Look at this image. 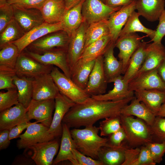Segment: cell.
I'll return each instance as SVG.
<instances>
[{
    "label": "cell",
    "instance_id": "obj_1",
    "mask_svg": "<svg viewBox=\"0 0 165 165\" xmlns=\"http://www.w3.org/2000/svg\"><path fill=\"white\" fill-rule=\"evenodd\" d=\"M134 97L115 101L97 100L92 98L85 103L75 104L65 115L63 123L69 128H78L94 125L101 119L120 116L122 109Z\"/></svg>",
    "mask_w": 165,
    "mask_h": 165
},
{
    "label": "cell",
    "instance_id": "obj_2",
    "mask_svg": "<svg viewBox=\"0 0 165 165\" xmlns=\"http://www.w3.org/2000/svg\"><path fill=\"white\" fill-rule=\"evenodd\" d=\"M84 129L74 128L70 130L76 149L83 154L98 160V154L103 146H111L108 143V138L99 136V127L93 125Z\"/></svg>",
    "mask_w": 165,
    "mask_h": 165
},
{
    "label": "cell",
    "instance_id": "obj_3",
    "mask_svg": "<svg viewBox=\"0 0 165 165\" xmlns=\"http://www.w3.org/2000/svg\"><path fill=\"white\" fill-rule=\"evenodd\" d=\"M120 116L121 126L126 134L125 141L129 147H139L152 141L150 126L144 121L133 116Z\"/></svg>",
    "mask_w": 165,
    "mask_h": 165
},
{
    "label": "cell",
    "instance_id": "obj_4",
    "mask_svg": "<svg viewBox=\"0 0 165 165\" xmlns=\"http://www.w3.org/2000/svg\"><path fill=\"white\" fill-rule=\"evenodd\" d=\"M60 93L76 104H83L91 101V96L75 84L71 78L61 72L57 67H53L50 73Z\"/></svg>",
    "mask_w": 165,
    "mask_h": 165
},
{
    "label": "cell",
    "instance_id": "obj_5",
    "mask_svg": "<svg viewBox=\"0 0 165 165\" xmlns=\"http://www.w3.org/2000/svg\"><path fill=\"white\" fill-rule=\"evenodd\" d=\"M122 7H111L100 0H85L82 5V13L84 22L89 25L93 23L107 20L112 14Z\"/></svg>",
    "mask_w": 165,
    "mask_h": 165
},
{
    "label": "cell",
    "instance_id": "obj_6",
    "mask_svg": "<svg viewBox=\"0 0 165 165\" xmlns=\"http://www.w3.org/2000/svg\"><path fill=\"white\" fill-rule=\"evenodd\" d=\"M25 53L43 64L56 66L60 68L68 77L71 79V70L67 60V49L56 48L41 53L26 49Z\"/></svg>",
    "mask_w": 165,
    "mask_h": 165
},
{
    "label": "cell",
    "instance_id": "obj_7",
    "mask_svg": "<svg viewBox=\"0 0 165 165\" xmlns=\"http://www.w3.org/2000/svg\"><path fill=\"white\" fill-rule=\"evenodd\" d=\"M38 121L34 122L26 129L25 132L19 137L17 146L19 149L26 148L34 144L54 139L48 132L49 127Z\"/></svg>",
    "mask_w": 165,
    "mask_h": 165
},
{
    "label": "cell",
    "instance_id": "obj_8",
    "mask_svg": "<svg viewBox=\"0 0 165 165\" xmlns=\"http://www.w3.org/2000/svg\"><path fill=\"white\" fill-rule=\"evenodd\" d=\"M53 65L43 64L21 52L18 57L15 69L19 77L34 78L39 75L50 73Z\"/></svg>",
    "mask_w": 165,
    "mask_h": 165
},
{
    "label": "cell",
    "instance_id": "obj_9",
    "mask_svg": "<svg viewBox=\"0 0 165 165\" xmlns=\"http://www.w3.org/2000/svg\"><path fill=\"white\" fill-rule=\"evenodd\" d=\"M52 33L33 42L28 46L30 50H27L41 53L56 48L67 49L70 39L67 33L63 30Z\"/></svg>",
    "mask_w": 165,
    "mask_h": 165
},
{
    "label": "cell",
    "instance_id": "obj_10",
    "mask_svg": "<svg viewBox=\"0 0 165 165\" xmlns=\"http://www.w3.org/2000/svg\"><path fill=\"white\" fill-rule=\"evenodd\" d=\"M55 105L54 99H32L28 108V120L35 119L49 128L52 120V113Z\"/></svg>",
    "mask_w": 165,
    "mask_h": 165
},
{
    "label": "cell",
    "instance_id": "obj_11",
    "mask_svg": "<svg viewBox=\"0 0 165 165\" xmlns=\"http://www.w3.org/2000/svg\"><path fill=\"white\" fill-rule=\"evenodd\" d=\"M88 25L85 22H83L70 37L67 54L71 72L79 59L85 49V33Z\"/></svg>",
    "mask_w": 165,
    "mask_h": 165
},
{
    "label": "cell",
    "instance_id": "obj_12",
    "mask_svg": "<svg viewBox=\"0 0 165 165\" xmlns=\"http://www.w3.org/2000/svg\"><path fill=\"white\" fill-rule=\"evenodd\" d=\"M32 99L41 100L55 99L60 93L50 73L33 78Z\"/></svg>",
    "mask_w": 165,
    "mask_h": 165
},
{
    "label": "cell",
    "instance_id": "obj_13",
    "mask_svg": "<svg viewBox=\"0 0 165 165\" xmlns=\"http://www.w3.org/2000/svg\"><path fill=\"white\" fill-rule=\"evenodd\" d=\"M63 30L61 22L53 24L44 22L25 33L21 38L12 42L18 47L20 53L35 41L50 33Z\"/></svg>",
    "mask_w": 165,
    "mask_h": 165
},
{
    "label": "cell",
    "instance_id": "obj_14",
    "mask_svg": "<svg viewBox=\"0 0 165 165\" xmlns=\"http://www.w3.org/2000/svg\"><path fill=\"white\" fill-rule=\"evenodd\" d=\"M128 89L134 92L155 89L165 90V82L159 75L157 68L133 79L128 83Z\"/></svg>",
    "mask_w": 165,
    "mask_h": 165
},
{
    "label": "cell",
    "instance_id": "obj_15",
    "mask_svg": "<svg viewBox=\"0 0 165 165\" xmlns=\"http://www.w3.org/2000/svg\"><path fill=\"white\" fill-rule=\"evenodd\" d=\"M108 83L103 68V56L101 55L95 59L84 90L90 96L102 94L106 92Z\"/></svg>",
    "mask_w": 165,
    "mask_h": 165
},
{
    "label": "cell",
    "instance_id": "obj_16",
    "mask_svg": "<svg viewBox=\"0 0 165 165\" xmlns=\"http://www.w3.org/2000/svg\"><path fill=\"white\" fill-rule=\"evenodd\" d=\"M55 111L48 132L55 138L62 135L63 119L70 109L75 103L60 93L54 99Z\"/></svg>",
    "mask_w": 165,
    "mask_h": 165
},
{
    "label": "cell",
    "instance_id": "obj_17",
    "mask_svg": "<svg viewBox=\"0 0 165 165\" xmlns=\"http://www.w3.org/2000/svg\"><path fill=\"white\" fill-rule=\"evenodd\" d=\"M142 38L134 33L119 37L115 43V46L119 50L118 57L123 64L122 74H124L131 56L138 47Z\"/></svg>",
    "mask_w": 165,
    "mask_h": 165
},
{
    "label": "cell",
    "instance_id": "obj_18",
    "mask_svg": "<svg viewBox=\"0 0 165 165\" xmlns=\"http://www.w3.org/2000/svg\"><path fill=\"white\" fill-rule=\"evenodd\" d=\"M59 148L58 141L53 139L34 144L26 148L32 152L31 158L36 165H51Z\"/></svg>",
    "mask_w": 165,
    "mask_h": 165
},
{
    "label": "cell",
    "instance_id": "obj_19",
    "mask_svg": "<svg viewBox=\"0 0 165 165\" xmlns=\"http://www.w3.org/2000/svg\"><path fill=\"white\" fill-rule=\"evenodd\" d=\"M137 1L134 0L131 3L122 6L112 14L108 19L107 24L112 42L115 43L129 17L136 10Z\"/></svg>",
    "mask_w": 165,
    "mask_h": 165
},
{
    "label": "cell",
    "instance_id": "obj_20",
    "mask_svg": "<svg viewBox=\"0 0 165 165\" xmlns=\"http://www.w3.org/2000/svg\"><path fill=\"white\" fill-rule=\"evenodd\" d=\"M12 5L14 18L25 33L45 22L39 10L21 8Z\"/></svg>",
    "mask_w": 165,
    "mask_h": 165
},
{
    "label": "cell",
    "instance_id": "obj_21",
    "mask_svg": "<svg viewBox=\"0 0 165 165\" xmlns=\"http://www.w3.org/2000/svg\"><path fill=\"white\" fill-rule=\"evenodd\" d=\"M28 108L19 103L0 113V130H10L25 121H29Z\"/></svg>",
    "mask_w": 165,
    "mask_h": 165
},
{
    "label": "cell",
    "instance_id": "obj_22",
    "mask_svg": "<svg viewBox=\"0 0 165 165\" xmlns=\"http://www.w3.org/2000/svg\"><path fill=\"white\" fill-rule=\"evenodd\" d=\"M165 57V48L162 43L147 44L144 63L133 79L144 72L157 68Z\"/></svg>",
    "mask_w": 165,
    "mask_h": 165
},
{
    "label": "cell",
    "instance_id": "obj_23",
    "mask_svg": "<svg viewBox=\"0 0 165 165\" xmlns=\"http://www.w3.org/2000/svg\"><path fill=\"white\" fill-rule=\"evenodd\" d=\"M111 82L114 83L112 89L106 94L92 96L91 97L97 100L115 101L134 96V92L129 90L128 83L121 75L113 79Z\"/></svg>",
    "mask_w": 165,
    "mask_h": 165
},
{
    "label": "cell",
    "instance_id": "obj_24",
    "mask_svg": "<svg viewBox=\"0 0 165 165\" xmlns=\"http://www.w3.org/2000/svg\"><path fill=\"white\" fill-rule=\"evenodd\" d=\"M62 133L60 148L53 164H56L64 160H68L72 164L78 165L74 155L73 150L76 149L75 144L69 130L70 128L64 123L62 124Z\"/></svg>",
    "mask_w": 165,
    "mask_h": 165
},
{
    "label": "cell",
    "instance_id": "obj_25",
    "mask_svg": "<svg viewBox=\"0 0 165 165\" xmlns=\"http://www.w3.org/2000/svg\"><path fill=\"white\" fill-rule=\"evenodd\" d=\"M115 47V43L111 41L103 55V68L108 83L122 74V62L114 54Z\"/></svg>",
    "mask_w": 165,
    "mask_h": 165
},
{
    "label": "cell",
    "instance_id": "obj_26",
    "mask_svg": "<svg viewBox=\"0 0 165 165\" xmlns=\"http://www.w3.org/2000/svg\"><path fill=\"white\" fill-rule=\"evenodd\" d=\"M124 141L119 146H107L101 148L98 160L103 165H122L125 160V152L128 147Z\"/></svg>",
    "mask_w": 165,
    "mask_h": 165
},
{
    "label": "cell",
    "instance_id": "obj_27",
    "mask_svg": "<svg viewBox=\"0 0 165 165\" xmlns=\"http://www.w3.org/2000/svg\"><path fill=\"white\" fill-rule=\"evenodd\" d=\"M165 6L164 0H137L136 9L140 16L153 22L159 20Z\"/></svg>",
    "mask_w": 165,
    "mask_h": 165
},
{
    "label": "cell",
    "instance_id": "obj_28",
    "mask_svg": "<svg viewBox=\"0 0 165 165\" xmlns=\"http://www.w3.org/2000/svg\"><path fill=\"white\" fill-rule=\"evenodd\" d=\"M134 92L136 97L156 116L162 105L165 103V90L155 89Z\"/></svg>",
    "mask_w": 165,
    "mask_h": 165
},
{
    "label": "cell",
    "instance_id": "obj_29",
    "mask_svg": "<svg viewBox=\"0 0 165 165\" xmlns=\"http://www.w3.org/2000/svg\"><path fill=\"white\" fill-rule=\"evenodd\" d=\"M39 10L45 22L53 24L61 22L67 10L63 0H46Z\"/></svg>",
    "mask_w": 165,
    "mask_h": 165
},
{
    "label": "cell",
    "instance_id": "obj_30",
    "mask_svg": "<svg viewBox=\"0 0 165 165\" xmlns=\"http://www.w3.org/2000/svg\"><path fill=\"white\" fill-rule=\"evenodd\" d=\"M121 114L135 116L143 120L150 126L152 124L156 116L144 103L135 97L129 104L122 109Z\"/></svg>",
    "mask_w": 165,
    "mask_h": 165
},
{
    "label": "cell",
    "instance_id": "obj_31",
    "mask_svg": "<svg viewBox=\"0 0 165 165\" xmlns=\"http://www.w3.org/2000/svg\"><path fill=\"white\" fill-rule=\"evenodd\" d=\"M83 0L75 6L67 10L61 21L63 31L69 36L77 30L84 22L82 9Z\"/></svg>",
    "mask_w": 165,
    "mask_h": 165
},
{
    "label": "cell",
    "instance_id": "obj_32",
    "mask_svg": "<svg viewBox=\"0 0 165 165\" xmlns=\"http://www.w3.org/2000/svg\"><path fill=\"white\" fill-rule=\"evenodd\" d=\"M111 41L110 35H105L86 47L77 63H82L95 60L103 55Z\"/></svg>",
    "mask_w": 165,
    "mask_h": 165
},
{
    "label": "cell",
    "instance_id": "obj_33",
    "mask_svg": "<svg viewBox=\"0 0 165 165\" xmlns=\"http://www.w3.org/2000/svg\"><path fill=\"white\" fill-rule=\"evenodd\" d=\"M147 44L145 42H141L130 58L126 71L123 76L124 79L128 83L143 65L145 57Z\"/></svg>",
    "mask_w": 165,
    "mask_h": 165
},
{
    "label": "cell",
    "instance_id": "obj_34",
    "mask_svg": "<svg viewBox=\"0 0 165 165\" xmlns=\"http://www.w3.org/2000/svg\"><path fill=\"white\" fill-rule=\"evenodd\" d=\"M95 60L87 62L76 63L71 70V79L78 86L84 90L94 67Z\"/></svg>",
    "mask_w": 165,
    "mask_h": 165
},
{
    "label": "cell",
    "instance_id": "obj_35",
    "mask_svg": "<svg viewBox=\"0 0 165 165\" xmlns=\"http://www.w3.org/2000/svg\"><path fill=\"white\" fill-rule=\"evenodd\" d=\"M33 78L19 77L16 75L13 82L17 90L19 103L28 108L32 99Z\"/></svg>",
    "mask_w": 165,
    "mask_h": 165
},
{
    "label": "cell",
    "instance_id": "obj_36",
    "mask_svg": "<svg viewBox=\"0 0 165 165\" xmlns=\"http://www.w3.org/2000/svg\"><path fill=\"white\" fill-rule=\"evenodd\" d=\"M139 13L134 11L129 17L124 27L121 30L119 36L121 37L128 34L140 32L147 35L152 40L154 38L156 31L144 26L139 18Z\"/></svg>",
    "mask_w": 165,
    "mask_h": 165
},
{
    "label": "cell",
    "instance_id": "obj_37",
    "mask_svg": "<svg viewBox=\"0 0 165 165\" xmlns=\"http://www.w3.org/2000/svg\"><path fill=\"white\" fill-rule=\"evenodd\" d=\"M108 35H110L109 31L107 20H102L90 24L85 33V48L102 37Z\"/></svg>",
    "mask_w": 165,
    "mask_h": 165
},
{
    "label": "cell",
    "instance_id": "obj_38",
    "mask_svg": "<svg viewBox=\"0 0 165 165\" xmlns=\"http://www.w3.org/2000/svg\"><path fill=\"white\" fill-rule=\"evenodd\" d=\"M0 33L1 49L6 45L20 39L25 33L14 18Z\"/></svg>",
    "mask_w": 165,
    "mask_h": 165
},
{
    "label": "cell",
    "instance_id": "obj_39",
    "mask_svg": "<svg viewBox=\"0 0 165 165\" xmlns=\"http://www.w3.org/2000/svg\"><path fill=\"white\" fill-rule=\"evenodd\" d=\"M0 49V65L15 69L20 54L17 47L11 43Z\"/></svg>",
    "mask_w": 165,
    "mask_h": 165
},
{
    "label": "cell",
    "instance_id": "obj_40",
    "mask_svg": "<svg viewBox=\"0 0 165 165\" xmlns=\"http://www.w3.org/2000/svg\"><path fill=\"white\" fill-rule=\"evenodd\" d=\"M120 116L107 118L100 122L101 136H108L122 127Z\"/></svg>",
    "mask_w": 165,
    "mask_h": 165
},
{
    "label": "cell",
    "instance_id": "obj_41",
    "mask_svg": "<svg viewBox=\"0 0 165 165\" xmlns=\"http://www.w3.org/2000/svg\"><path fill=\"white\" fill-rule=\"evenodd\" d=\"M18 103V95L16 87L8 89L5 92H0V112Z\"/></svg>",
    "mask_w": 165,
    "mask_h": 165
},
{
    "label": "cell",
    "instance_id": "obj_42",
    "mask_svg": "<svg viewBox=\"0 0 165 165\" xmlns=\"http://www.w3.org/2000/svg\"><path fill=\"white\" fill-rule=\"evenodd\" d=\"M150 126L152 141L159 143L165 141V118L156 116L154 122Z\"/></svg>",
    "mask_w": 165,
    "mask_h": 165
},
{
    "label": "cell",
    "instance_id": "obj_43",
    "mask_svg": "<svg viewBox=\"0 0 165 165\" xmlns=\"http://www.w3.org/2000/svg\"><path fill=\"white\" fill-rule=\"evenodd\" d=\"M16 75L14 68L0 65V89L16 88L13 82Z\"/></svg>",
    "mask_w": 165,
    "mask_h": 165
},
{
    "label": "cell",
    "instance_id": "obj_44",
    "mask_svg": "<svg viewBox=\"0 0 165 165\" xmlns=\"http://www.w3.org/2000/svg\"><path fill=\"white\" fill-rule=\"evenodd\" d=\"M145 145L149 150L155 163H160L165 153V141L161 143L152 141Z\"/></svg>",
    "mask_w": 165,
    "mask_h": 165
},
{
    "label": "cell",
    "instance_id": "obj_45",
    "mask_svg": "<svg viewBox=\"0 0 165 165\" xmlns=\"http://www.w3.org/2000/svg\"><path fill=\"white\" fill-rule=\"evenodd\" d=\"M13 19V6L7 2L0 5V33Z\"/></svg>",
    "mask_w": 165,
    "mask_h": 165
},
{
    "label": "cell",
    "instance_id": "obj_46",
    "mask_svg": "<svg viewBox=\"0 0 165 165\" xmlns=\"http://www.w3.org/2000/svg\"><path fill=\"white\" fill-rule=\"evenodd\" d=\"M46 0H8L7 2L20 8L39 10Z\"/></svg>",
    "mask_w": 165,
    "mask_h": 165
},
{
    "label": "cell",
    "instance_id": "obj_47",
    "mask_svg": "<svg viewBox=\"0 0 165 165\" xmlns=\"http://www.w3.org/2000/svg\"><path fill=\"white\" fill-rule=\"evenodd\" d=\"M140 148L128 146L125 152V160L122 165H138Z\"/></svg>",
    "mask_w": 165,
    "mask_h": 165
},
{
    "label": "cell",
    "instance_id": "obj_48",
    "mask_svg": "<svg viewBox=\"0 0 165 165\" xmlns=\"http://www.w3.org/2000/svg\"><path fill=\"white\" fill-rule=\"evenodd\" d=\"M73 152L78 165H103L100 160L86 156L76 149H74Z\"/></svg>",
    "mask_w": 165,
    "mask_h": 165
},
{
    "label": "cell",
    "instance_id": "obj_49",
    "mask_svg": "<svg viewBox=\"0 0 165 165\" xmlns=\"http://www.w3.org/2000/svg\"><path fill=\"white\" fill-rule=\"evenodd\" d=\"M159 23L156 31L155 35L152 40L153 42L161 43L163 37L165 35V10L162 12L159 18Z\"/></svg>",
    "mask_w": 165,
    "mask_h": 165
},
{
    "label": "cell",
    "instance_id": "obj_50",
    "mask_svg": "<svg viewBox=\"0 0 165 165\" xmlns=\"http://www.w3.org/2000/svg\"><path fill=\"white\" fill-rule=\"evenodd\" d=\"M108 137V143L113 146H120L126 139V134L122 127Z\"/></svg>",
    "mask_w": 165,
    "mask_h": 165
},
{
    "label": "cell",
    "instance_id": "obj_51",
    "mask_svg": "<svg viewBox=\"0 0 165 165\" xmlns=\"http://www.w3.org/2000/svg\"><path fill=\"white\" fill-rule=\"evenodd\" d=\"M140 152L138 165H155L156 163L153 160L151 155L145 145L140 147Z\"/></svg>",
    "mask_w": 165,
    "mask_h": 165
},
{
    "label": "cell",
    "instance_id": "obj_52",
    "mask_svg": "<svg viewBox=\"0 0 165 165\" xmlns=\"http://www.w3.org/2000/svg\"><path fill=\"white\" fill-rule=\"evenodd\" d=\"M34 122L25 121L14 126L9 130V138L10 140L19 137L21 133L25 129Z\"/></svg>",
    "mask_w": 165,
    "mask_h": 165
},
{
    "label": "cell",
    "instance_id": "obj_53",
    "mask_svg": "<svg viewBox=\"0 0 165 165\" xmlns=\"http://www.w3.org/2000/svg\"><path fill=\"white\" fill-rule=\"evenodd\" d=\"M9 130H4L0 132V149H5L10 144L9 138Z\"/></svg>",
    "mask_w": 165,
    "mask_h": 165
},
{
    "label": "cell",
    "instance_id": "obj_54",
    "mask_svg": "<svg viewBox=\"0 0 165 165\" xmlns=\"http://www.w3.org/2000/svg\"><path fill=\"white\" fill-rule=\"evenodd\" d=\"M134 0H106L105 3L109 6L116 7L129 5Z\"/></svg>",
    "mask_w": 165,
    "mask_h": 165
},
{
    "label": "cell",
    "instance_id": "obj_55",
    "mask_svg": "<svg viewBox=\"0 0 165 165\" xmlns=\"http://www.w3.org/2000/svg\"><path fill=\"white\" fill-rule=\"evenodd\" d=\"M13 163L16 165H32L35 163L31 157L21 155L17 157Z\"/></svg>",
    "mask_w": 165,
    "mask_h": 165
},
{
    "label": "cell",
    "instance_id": "obj_56",
    "mask_svg": "<svg viewBox=\"0 0 165 165\" xmlns=\"http://www.w3.org/2000/svg\"><path fill=\"white\" fill-rule=\"evenodd\" d=\"M158 73L165 82V57L157 68Z\"/></svg>",
    "mask_w": 165,
    "mask_h": 165
},
{
    "label": "cell",
    "instance_id": "obj_57",
    "mask_svg": "<svg viewBox=\"0 0 165 165\" xmlns=\"http://www.w3.org/2000/svg\"><path fill=\"white\" fill-rule=\"evenodd\" d=\"M83 0H63L66 8L68 10L79 3Z\"/></svg>",
    "mask_w": 165,
    "mask_h": 165
},
{
    "label": "cell",
    "instance_id": "obj_58",
    "mask_svg": "<svg viewBox=\"0 0 165 165\" xmlns=\"http://www.w3.org/2000/svg\"><path fill=\"white\" fill-rule=\"evenodd\" d=\"M165 117V103L161 106L159 111L156 114V116Z\"/></svg>",
    "mask_w": 165,
    "mask_h": 165
},
{
    "label": "cell",
    "instance_id": "obj_59",
    "mask_svg": "<svg viewBox=\"0 0 165 165\" xmlns=\"http://www.w3.org/2000/svg\"><path fill=\"white\" fill-rule=\"evenodd\" d=\"M7 2V0H0V5H2Z\"/></svg>",
    "mask_w": 165,
    "mask_h": 165
},
{
    "label": "cell",
    "instance_id": "obj_60",
    "mask_svg": "<svg viewBox=\"0 0 165 165\" xmlns=\"http://www.w3.org/2000/svg\"><path fill=\"white\" fill-rule=\"evenodd\" d=\"M100 0L105 3L106 0Z\"/></svg>",
    "mask_w": 165,
    "mask_h": 165
},
{
    "label": "cell",
    "instance_id": "obj_61",
    "mask_svg": "<svg viewBox=\"0 0 165 165\" xmlns=\"http://www.w3.org/2000/svg\"></svg>",
    "mask_w": 165,
    "mask_h": 165
}]
</instances>
